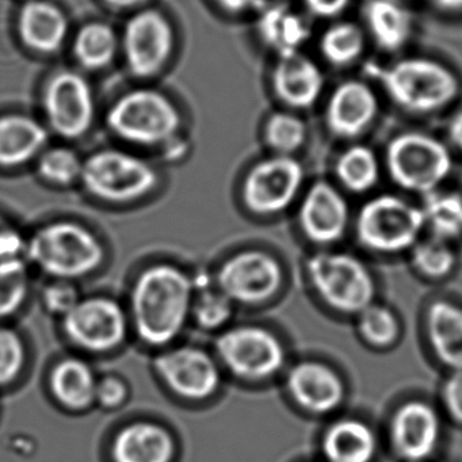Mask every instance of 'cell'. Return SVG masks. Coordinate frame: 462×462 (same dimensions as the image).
<instances>
[{
	"instance_id": "1",
	"label": "cell",
	"mask_w": 462,
	"mask_h": 462,
	"mask_svg": "<svg viewBox=\"0 0 462 462\" xmlns=\"http://www.w3.org/2000/svg\"><path fill=\"white\" fill-rule=\"evenodd\" d=\"M196 278L172 263L142 270L131 289L129 320L137 337L151 347L172 346L190 323Z\"/></svg>"
},
{
	"instance_id": "2",
	"label": "cell",
	"mask_w": 462,
	"mask_h": 462,
	"mask_svg": "<svg viewBox=\"0 0 462 462\" xmlns=\"http://www.w3.org/2000/svg\"><path fill=\"white\" fill-rule=\"evenodd\" d=\"M212 350L226 378L248 388L277 383L293 359L282 334L262 321H235L215 335Z\"/></svg>"
},
{
	"instance_id": "3",
	"label": "cell",
	"mask_w": 462,
	"mask_h": 462,
	"mask_svg": "<svg viewBox=\"0 0 462 462\" xmlns=\"http://www.w3.org/2000/svg\"><path fill=\"white\" fill-rule=\"evenodd\" d=\"M304 274L315 301L342 320H353L380 299L377 278L369 264L346 251L312 254L305 262Z\"/></svg>"
},
{
	"instance_id": "4",
	"label": "cell",
	"mask_w": 462,
	"mask_h": 462,
	"mask_svg": "<svg viewBox=\"0 0 462 462\" xmlns=\"http://www.w3.org/2000/svg\"><path fill=\"white\" fill-rule=\"evenodd\" d=\"M25 259L52 280L75 282L102 267L106 248L88 226L56 220L42 224L26 239Z\"/></svg>"
},
{
	"instance_id": "5",
	"label": "cell",
	"mask_w": 462,
	"mask_h": 462,
	"mask_svg": "<svg viewBox=\"0 0 462 462\" xmlns=\"http://www.w3.org/2000/svg\"><path fill=\"white\" fill-rule=\"evenodd\" d=\"M105 123L124 144L159 152L182 137L180 107L163 91L152 88H132L118 96L107 109Z\"/></svg>"
},
{
	"instance_id": "6",
	"label": "cell",
	"mask_w": 462,
	"mask_h": 462,
	"mask_svg": "<svg viewBox=\"0 0 462 462\" xmlns=\"http://www.w3.org/2000/svg\"><path fill=\"white\" fill-rule=\"evenodd\" d=\"M372 71L386 97L410 115H434L458 94L456 75L434 59L411 56Z\"/></svg>"
},
{
	"instance_id": "7",
	"label": "cell",
	"mask_w": 462,
	"mask_h": 462,
	"mask_svg": "<svg viewBox=\"0 0 462 462\" xmlns=\"http://www.w3.org/2000/svg\"><path fill=\"white\" fill-rule=\"evenodd\" d=\"M161 175L144 156L125 148H102L85 158L80 185L88 196L109 205H131L158 189Z\"/></svg>"
},
{
	"instance_id": "8",
	"label": "cell",
	"mask_w": 462,
	"mask_h": 462,
	"mask_svg": "<svg viewBox=\"0 0 462 462\" xmlns=\"http://www.w3.org/2000/svg\"><path fill=\"white\" fill-rule=\"evenodd\" d=\"M286 402L308 419L326 421L345 411L350 386L342 370L316 356H300L280 378Z\"/></svg>"
},
{
	"instance_id": "9",
	"label": "cell",
	"mask_w": 462,
	"mask_h": 462,
	"mask_svg": "<svg viewBox=\"0 0 462 462\" xmlns=\"http://www.w3.org/2000/svg\"><path fill=\"white\" fill-rule=\"evenodd\" d=\"M424 228L421 208L396 194H378L367 199L356 218L359 245L381 256L410 253Z\"/></svg>"
},
{
	"instance_id": "10",
	"label": "cell",
	"mask_w": 462,
	"mask_h": 462,
	"mask_svg": "<svg viewBox=\"0 0 462 462\" xmlns=\"http://www.w3.org/2000/svg\"><path fill=\"white\" fill-rule=\"evenodd\" d=\"M383 163L394 185L426 196L438 190L450 175L453 159L437 137L426 132L408 131L389 140Z\"/></svg>"
},
{
	"instance_id": "11",
	"label": "cell",
	"mask_w": 462,
	"mask_h": 462,
	"mask_svg": "<svg viewBox=\"0 0 462 462\" xmlns=\"http://www.w3.org/2000/svg\"><path fill=\"white\" fill-rule=\"evenodd\" d=\"M213 283L236 304L239 310H261L282 296L286 274L277 256L267 251L243 250L224 259Z\"/></svg>"
},
{
	"instance_id": "12",
	"label": "cell",
	"mask_w": 462,
	"mask_h": 462,
	"mask_svg": "<svg viewBox=\"0 0 462 462\" xmlns=\"http://www.w3.org/2000/svg\"><path fill=\"white\" fill-rule=\"evenodd\" d=\"M439 407L423 394L397 400L383 424V439L397 462H430L442 442Z\"/></svg>"
},
{
	"instance_id": "13",
	"label": "cell",
	"mask_w": 462,
	"mask_h": 462,
	"mask_svg": "<svg viewBox=\"0 0 462 462\" xmlns=\"http://www.w3.org/2000/svg\"><path fill=\"white\" fill-rule=\"evenodd\" d=\"M153 367L175 397L191 404L217 399L228 381L212 347L189 343L164 348L156 356Z\"/></svg>"
},
{
	"instance_id": "14",
	"label": "cell",
	"mask_w": 462,
	"mask_h": 462,
	"mask_svg": "<svg viewBox=\"0 0 462 462\" xmlns=\"http://www.w3.org/2000/svg\"><path fill=\"white\" fill-rule=\"evenodd\" d=\"M42 109L51 134L67 142L83 139L90 134L97 118L93 86L82 72L59 69L45 80Z\"/></svg>"
},
{
	"instance_id": "15",
	"label": "cell",
	"mask_w": 462,
	"mask_h": 462,
	"mask_svg": "<svg viewBox=\"0 0 462 462\" xmlns=\"http://www.w3.org/2000/svg\"><path fill=\"white\" fill-rule=\"evenodd\" d=\"M120 36L124 63L136 79H152L171 63L177 37L163 13L140 10L126 21Z\"/></svg>"
},
{
	"instance_id": "16",
	"label": "cell",
	"mask_w": 462,
	"mask_h": 462,
	"mask_svg": "<svg viewBox=\"0 0 462 462\" xmlns=\"http://www.w3.org/2000/svg\"><path fill=\"white\" fill-rule=\"evenodd\" d=\"M304 180V167L294 156L273 153L251 167L243 180L242 199L254 215H280L296 201Z\"/></svg>"
},
{
	"instance_id": "17",
	"label": "cell",
	"mask_w": 462,
	"mask_h": 462,
	"mask_svg": "<svg viewBox=\"0 0 462 462\" xmlns=\"http://www.w3.org/2000/svg\"><path fill=\"white\" fill-rule=\"evenodd\" d=\"M67 339L91 354L115 351L128 337L129 315L116 300L88 297L61 318Z\"/></svg>"
},
{
	"instance_id": "18",
	"label": "cell",
	"mask_w": 462,
	"mask_h": 462,
	"mask_svg": "<svg viewBox=\"0 0 462 462\" xmlns=\"http://www.w3.org/2000/svg\"><path fill=\"white\" fill-rule=\"evenodd\" d=\"M383 432L369 419L354 412L337 413L319 432L318 458L323 462H375Z\"/></svg>"
},
{
	"instance_id": "19",
	"label": "cell",
	"mask_w": 462,
	"mask_h": 462,
	"mask_svg": "<svg viewBox=\"0 0 462 462\" xmlns=\"http://www.w3.org/2000/svg\"><path fill=\"white\" fill-rule=\"evenodd\" d=\"M300 229L313 245L329 247L346 236L350 226V207L339 188L318 180L307 189L300 202Z\"/></svg>"
},
{
	"instance_id": "20",
	"label": "cell",
	"mask_w": 462,
	"mask_h": 462,
	"mask_svg": "<svg viewBox=\"0 0 462 462\" xmlns=\"http://www.w3.org/2000/svg\"><path fill=\"white\" fill-rule=\"evenodd\" d=\"M378 113L380 101L373 86L365 80L348 79L329 94L324 121L337 139L356 140L372 128Z\"/></svg>"
},
{
	"instance_id": "21",
	"label": "cell",
	"mask_w": 462,
	"mask_h": 462,
	"mask_svg": "<svg viewBox=\"0 0 462 462\" xmlns=\"http://www.w3.org/2000/svg\"><path fill=\"white\" fill-rule=\"evenodd\" d=\"M421 342L440 366L462 370V308L448 299L424 305L419 319Z\"/></svg>"
},
{
	"instance_id": "22",
	"label": "cell",
	"mask_w": 462,
	"mask_h": 462,
	"mask_svg": "<svg viewBox=\"0 0 462 462\" xmlns=\"http://www.w3.org/2000/svg\"><path fill=\"white\" fill-rule=\"evenodd\" d=\"M273 93L288 109L305 110L323 96L326 77L323 69L304 53L277 58L272 69Z\"/></svg>"
},
{
	"instance_id": "23",
	"label": "cell",
	"mask_w": 462,
	"mask_h": 462,
	"mask_svg": "<svg viewBox=\"0 0 462 462\" xmlns=\"http://www.w3.org/2000/svg\"><path fill=\"white\" fill-rule=\"evenodd\" d=\"M17 32L26 50L56 55L69 42V18L51 0H28L18 13Z\"/></svg>"
},
{
	"instance_id": "24",
	"label": "cell",
	"mask_w": 462,
	"mask_h": 462,
	"mask_svg": "<svg viewBox=\"0 0 462 462\" xmlns=\"http://www.w3.org/2000/svg\"><path fill=\"white\" fill-rule=\"evenodd\" d=\"M51 132L25 113L0 116V170H17L34 163L50 145Z\"/></svg>"
},
{
	"instance_id": "25",
	"label": "cell",
	"mask_w": 462,
	"mask_h": 462,
	"mask_svg": "<svg viewBox=\"0 0 462 462\" xmlns=\"http://www.w3.org/2000/svg\"><path fill=\"white\" fill-rule=\"evenodd\" d=\"M177 440L155 421H134L121 429L112 443L115 462H174Z\"/></svg>"
},
{
	"instance_id": "26",
	"label": "cell",
	"mask_w": 462,
	"mask_h": 462,
	"mask_svg": "<svg viewBox=\"0 0 462 462\" xmlns=\"http://www.w3.org/2000/svg\"><path fill=\"white\" fill-rule=\"evenodd\" d=\"M258 12L256 33L262 44L277 58L301 52L310 42V21L289 5L273 4Z\"/></svg>"
},
{
	"instance_id": "27",
	"label": "cell",
	"mask_w": 462,
	"mask_h": 462,
	"mask_svg": "<svg viewBox=\"0 0 462 462\" xmlns=\"http://www.w3.org/2000/svg\"><path fill=\"white\" fill-rule=\"evenodd\" d=\"M364 21L366 36L385 52L407 47L415 32V18L402 0H367Z\"/></svg>"
},
{
	"instance_id": "28",
	"label": "cell",
	"mask_w": 462,
	"mask_h": 462,
	"mask_svg": "<svg viewBox=\"0 0 462 462\" xmlns=\"http://www.w3.org/2000/svg\"><path fill=\"white\" fill-rule=\"evenodd\" d=\"M351 321L358 342L373 353L393 351L404 337V320L399 310L380 299Z\"/></svg>"
},
{
	"instance_id": "29",
	"label": "cell",
	"mask_w": 462,
	"mask_h": 462,
	"mask_svg": "<svg viewBox=\"0 0 462 462\" xmlns=\"http://www.w3.org/2000/svg\"><path fill=\"white\" fill-rule=\"evenodd\" d=\"M97 383L93 367L75 356L59 362L51 373L53 397L69 411H86L96 404Z\"/></svg>"
},
{
	"instance_id": "30",
	"label": "cell",
	"mask_w": 462,
	"mask_h": 462,
	"mask_svg": "<svg viewBox=\"0 0 462 462\" xmlns=\"http://www.w3.org/2000/svg\"><path fill=\"white\" fill-rule=\"evenodd\" d=\"M71 51L80 69L105 71L121 55V36L109 23H88L78 29Z\"/></svg>"
},
{
	"instance_id": "31",
	"label": "cell",
	"mask_w": 462,
	"mask_h": 462,
	"mask_svg": "<svg viewBox=\"0 0 462 462\" xmlns=\"http://www.w3.org/2000/svg\"><path fill=\"white\" fill-rule=\"evenodd\" d=\"M335 177L345 190L364 194L377 186L381 162L377 153L365 144H351L337 156Z\"/></svg>"
},
{
	"instance_id": "32",
	"label": "cell",
	"mask_w": 462,
	"mask_h": 462,
	"mask_svg": "<svg viewBox=\"0 0 462 462\" xmlns=\"http://www.w3.org/2000/svg\"><path fill=\"white\" fill-rule=\"evenodd\" d=\"M196 296L191 307L190 323L207 334H220L236 321L239 308L213 283L197 282Z\"/></svg>"
},
{
	"instance_id": "33",
	"label": "cell",
	"mask_w": 462,
	"mask_h": 462,
	"mask_svg": "<svg viewBox=\"0 0 462 462\" xmlns=\"http://www.w3.org/2000/svg\"><path fill=\"white\" fill-rule=\"evenodd\" d=\"M366 32L350 21L332 23L319 40L321 56L334 67H347L364 55Z\"/></svg>"
},
{
	"instance_id": "34",
	"label": "cell",
	"mask_w": 462,
	"mask_h": 462,
	"mask_svg": "<svg viewBox=\"0 0 462 462\" xmlns=\"http://www.w3.org/2000/svg\"><path fill=\"white\" fill-rule=\"evenodd\" d=\"M34 166L42 182L67 189L80 185L85 158L69 145H48L34 162Z\"/></svg>"
},
{
	"instance_id": "35",
	"label": "cell",
	"mask_w": 462,
	"mask_h": 462,
	"mask_svg": "<svg viewBox=\"0 0 462 462\" xmlns=\"http://www.w3.org/2000/svg\"><path fill=\"white\" fill-rule=\"evenodd\" d=\"M424 226L432 236L450 240L462 235V197L456 193L435 190L423 196Z\"/></svg>"
},
{
	"instance_id": "36",
	"label": "cell",
	"mask_w": 462,
	"mask_h": 462,
	"mask_svg": "<svg viewBox=\"0 0 462 462\" xmlns=\"http://www.w3.org/2000/svg\"><path fill=\"white\" fill-rule=\"evenodd\" d=\"M408 255L411 267L421 280H445L456 267L457 256L450 242L432 235L420 237Z\"/></svg>"
},
{
	"instance_id": "37",
	"label": "cell",
	"mask_w": 462,
	"mask_h": 462,
	"mask_svg": "<svg viewBox=\"0 0 462 462\" xmlns=\"http://www.w3.org/2000/svg\"><path fill=\"white\" fill-rule=\"evenodd\" d=\"M31 264L25 256L0 261V320L15 315L31 291Z\"/></svg>"
},
{
	"instance_id": "38",
	"label": "cell",
	"mask_w": 462,
	"mask_h": 462,
	"mask_svg": "<svg viewBox=\"0 0 462 462\" xmlns=\"http://www.w3.org/2000/svg\"><path fill=\"white\" fill-rule=\"evenodd\" d=\"M305 121L293 112H275L263 126V140L274 155L293 156L307 142Z\"/></svg>"
},
{
	"instance_id": "39",
	"label": "cell",
	"mask_w": 462,
	"mask_h": 462,
	"mask_svg": "<svg viewBox=\"0 0 462 462\" xmlns=\"http://www.w3.org/2000/svg\"><path fill=\"white\" fill-rule=\"evenodd\" d=\"M25 345L9 327L0 326V388L14 383L25 366Z\"/></svg>"
},
{
	"instance_id": "40",
	"label": "cell",
	"mask_w": 462,
	"mask_h": 462,
	"mask_svg": "<svg viewBox=\"0 0 462 462\" xmlns=\"http://www.w3.org/2000/svg\"><path fill=\"white\" fill-rule=\"evenodd\" d=\"M79 301V291L74 285V281L52 280L42 291L45 310L60 318L66 316Z\"/></svg>"
},
{
	"instance_id": "41",
	"label": "cell",
	"mask_w": 462,
	"mask_h": 462,
	"mask_svg": "<svg viewBox=\"0 0 462 462\" xmlns=\"http://www.w3.org/2000/svg\"><path fill=\"white\" fill-rule=\"evenodd\" d=\"M440 412L457 424H462V370H453L439 386Z\"/></svg>"
},
{
	"instance_id": "42",
	"label": "cell",
	"mask_w": 462,
	"mask_h": 462,
	"mask_svg": "<svg viewBox=\"0 0 462 462\" xmlns=\"http://www.w3.org/2000/svg\"><path fill=\"white\" fill-rule=\"evenodd\" d=\"M26 239L18 226L0 213V261L25 256Z\"/></svg>"
},
{
	"instance_id": "43",
	"label": "cell",
	"mask_w": 462,
	"mask_h": 462,
	"mask_svg": "<svg viewBox=\"0 0 462 462\" xmlns=\"http://www.w3.org/2000/svg\"><path fill=\"white\" fill-rule=\"evenodd\" d=\"M128 399V386L115 375H106L97 383L96 404L107 410L120 407Z\"/></svg>"
},
{
	"instance_id": "44",
	"label": "cell",
	"mask_w": 462,
	"mask_h": 462,
	"mask_svg": "<svg viewBox=\"0 0 462 462\" xmlns=\"http://www.w3.org/2000/svg\"><path fill=\"white\" fill-rule=\"evenodd\" d=\"M351 0H304V6L312 17L334 20L350 6Z\"/></svg>"
},
{
	"instance_id": "45",
	"label": "cell",
	"mask_w": 462,
	"mask_h": 462,
	"mask_svg": "<svg viewBox=\"0 0 462 462\" xmlns=\"http://www.w3.org/2000/svg\"><path fill=\"white\" fill-rule=\"evenodd\" d=\"M218 6L232 14H243V13L261 10L264 6V0H216Z\"/></svg>"
},
{
	"instance_id": "46",
	"label": "cell",
	"mask_w": 462,
	"mask_h": 462,
	"mask_svg": "<svg viewBox=\"0 0 462 462\" xmlns=\"http://www.w3.org/2000/svg\"><path fill=\"white\" fill-rule=\"evenodd\" d=\"M448 137H450L451 143L459 151H462V112L451 120L450 125H448Z\"/></svg>"
},
{
	"instance_id": "47",
	"label": "cell",
	"mask_w": 462,
	"mask_h": 462,
	"mask_svg": "<svg viewBox=\"0 0 462 462\" xmlns=\"http://www.w3.org/2000/svg\"><path fill=\"white\" fill-rule=\"evenodd\" d=\"M429 2L440 12H462V0H429Z\"/></svg>"
},
{
	"instance_id": "48",
	"label": "cell",
	"mask_w": 462,
	"mask_h": 462,
	"mask_svg": "<svg viewBox=\"0 0 462 462\" xmlns=\"http://www.w3.org/2000/svg\"><path fill=\"white\" fill-rule=\"evenodd\" d=\"M109 6L120 10L137 9L144 6L150 0H105Z\"/></svg>"
},
{
	"instance_id": "49",
	"label": "cell",
	"mask_w": 462,
	"mask_h": 462,
	"mask_svg": "<svg viewBox=\"0 0 462 462\" xmlns=\"http://www.w3.org/2000/svg\"><path fill=\"white\" fill-rule=\"evenodd\" d=\"M301 462H323V461H320V459H305V461H301Z\"/></svg>"
},
{
	"instance_id": "50",
	"label": "cell",
	"mask_w": 462,
	"mask_h": 462,
	"mask_svg": "<svg viewBox=\"0 0 462 462\" xmlns=\"http://www.w3.org/2000/svg\"><path fill=\"white\" fill-rule=\"evenodd\" d=\"M430 462H446V461H439V459L435 458V459H432V461H430Z\"/></svg>"
}]
</instances>
